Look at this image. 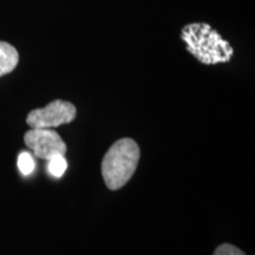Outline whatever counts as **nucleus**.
I'll return each mask as SVG.
<instances>
[{"mask_svg": "<svg viewBox=\"0 0 255 255\" xmlns=\"http://www.w3.org/2000/svg\"><path fill=\"white\" fill-rule=\"evenodd\" d=\"M24 142L38 158L49 161L56 155H65L68 146L58 132L52 129L28 130L24 135Z\"/></svg>", "mask_w": 255, "mask_h": 255, "instance_id": "20e7f679", "label": "nucleus"}, {"mask_svg": "<svg viewBox=\"0 0 255 255\" xmlns=\"http://www.w3.org/2000/svg\"><path fill=\"white\" fill-rule=\"evenodd\" d=\"M182 40L187 50L203 64L229 62L233 49L208 24H189L182 28Z\"/></svg>", "mask_w": 255, "mask_h": 255, "instance_id": "f03ea898", "label": "nucleus"}, {"mask_svg": "<svg viewBox=\"0 0 255 255\" xmlns=\"http://www.w3.org/2000/svg\"><path fill=\"white\" fill-rule=\"evenodd\" d=\"M214 255H246L240 248L229 244H223L219 246L214 252Z\"/></svg>", "mask_w": 255, "mask_h": 255, "instance_id": "6e6552de", "label": "nucleus"}, {"mask_svg": "<svg viewBox=\"0 0 255 255\" xmlns=\"http://www.w3.org/2000/svg\"><path fill=\"white\" fill-rule=\"evenodd\" d=\"M77 109L72 103L62 100L51 102L41 109H34L27 115L26 123L31 129H53L75 121Z\"/></svg>", "mask_w": 255, "mask_h": 255, "instance_id": "7ed1b4c3", "label": "nucleus"}, {"mask_svg": "<svg viewBox=\"0 0 255 255\" xmlns=\"http://www.w3.org/2000/svg\"><path fill=\"white\" fill-rule=\"evenodd\" d=\"M141 150L131 138H122L110 146L102 161V176L110 190H119L129 182L138 165Z\"/></svg>", "mask_w": 255, "mask_h": 255, "instance_id": "f257e3e1", "label": "nucleus"}, {"mask_svg": "<svg viewBox=\"0 0 255 255\" xmlns=\"http://www.w3.org/2000/svg\"><path fill=\"white\" fill-rule=\"evenodd\" d=\"M18 168L23 175H30L34 170V159L31 154L24 151L19 155Z\"/></svg>", "mask_w": 255, "mask_h": 255, "instance_id": "0eeeda50", "label": "nucleus"}, {"mask_svg": "<svg viewBox=\"0 0 255 255\" xmlns=\"http://www.w3.org/2000/svg\"><path fill=\"white\" fill-rule=\"evenodd\" d=\"M19 53L14 46L0 41V77L12 72L18 65Z\"/></svg>", "mask_w": 255, "mask_h": 255, "instance_id": "39448f33", "label": "nucleus"}, {"mask_svg": "<svg viewBox=\"0 0 255 255\" xmlns=\"http://www.w3.org/2000/svg\"><path fill=\"white\" fill-rule=\"evenodd\" d=\"M66 169H68V162L64 155H56L49 159V171L53 176L62 177Z\"/></svg>", "mask_w": 255, "mask_h": 255, "instance_id": "423d86ee", "label": "nucleus"}]
</instances>
